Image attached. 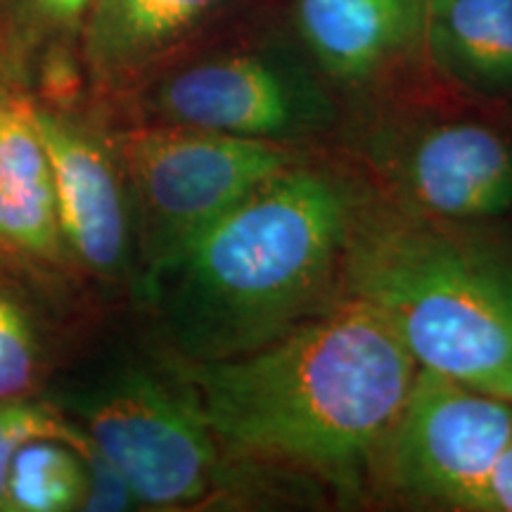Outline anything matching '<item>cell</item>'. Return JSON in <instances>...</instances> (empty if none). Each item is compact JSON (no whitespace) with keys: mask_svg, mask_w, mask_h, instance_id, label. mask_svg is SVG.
Instances as JSON below:
<instances>
[{"mask_svg":"<svg viewBox=\"0 0 512 512\" xmlns=\"http://www.w3.org/2000/svg\"><path fill=\"white\" fill-rule=\"evenodd\" d=\"M418 370L392 325L351 294L252 354L171 361L230 451L347 494L375 475Z\"/></svg>","mask_w":512,"mask_h":512,"instance_id":"1","label":"cell"},{"mask_svg":"<svg viewBox=\"0 0 512 512\" xmlns=\"http://www.w3.org/2000/svg\"><path fill=\"white\" fill-rule=\"evenodd\" d=\"M361 204L347 178L302 162L228 209L147 297L174 358L252 354L347 297Z\"/></svg>","mask_w":512,"mask_h":512,"instance_id":"2","label":"cell"},{"mask_svg":"<svg viewBox=\"0 0 512 512\" xmlns=\"http://www.w3.org/2000/svg\"><path fill=\"white\" fill-rule=\"evenodd\" d=\"M347 294L392 325L420 368L512 399V252L477 223L363 197Z\"/></svg>","mask_w":512,"mask_h":512,"instance_id":"3","label":"cell"},{"mask_svg":"<svg viewBox=\"0 0 512 512\" xmlns=\"http://www.w3.org/2000/svg\"><path fill=\"white\" fill-rule=\"evenodd\" d=\"M55 403L119 467L143 510L233 508L268 482L271 465L230 451L176 375L121 368Z\"/></svg>","mask_w":512,"mask_h":512,"instance_id":"4","label":"cell"},{"mask_svg":"<svg viewBox=\"0 0 512 512\" xmlns=\"http://www.w3.org/2000/svg\"><path fill=\"white\" fill-rule=\"evenodd\" d=\"M114 140L136 204V292L145 299L211 223L268 178L306 162L299 145L169 121L124 128Z\"/></svg>","mask_w":512,"mask_h":512,"instance_id":"5","label":"cell"},{"mask_svg":"<svg viewBox=\"0 0 512 512\" xmlns=\"http://www.w3.org/2000/svg\"><path fill=\"white\" fill-rule=\"evenodd\" d=\"M512 444V399L420 368L375 475L396 494L467 510Z\"/></svg>","mask_w":512,"mask_h":512,"instance_id":"6","label":"cell"},{"mask_svg":"<svg viewBox=\"0 0 512 512\" xmlns=\"http://www.w3.org/2000/svg\"><path fill=\"white\" fill-rule=\"evenodd\" d=\"M157 121L299 145L335 121L309 69L283 50L211 55L166 74L147 100Z\"/></svg>","mask_w":512,"mask_h":512,"instance_id":"7","label":"cell"},{"mask_svg":"<svg viewBox=\"0 0 512 512\" xmlns=\"http://www.w3.org/2000/svg\"><path fill=\"white\" fill-rule=\"evenodd\" d=\"M53 166L60 223L74 271L138 287V223L114 133L36 102Z\"/></svg>","mask_w":512,"mask_h":512,"instance_id":"8","label":"cell"},{"mask_svg":"<svg viewBox=\"0 0 512 512\" xmlns=\"http://www.w3.org/2000/svg\"><path fill=\"white\" fill-rule=\"evenodd\" d=\"M375 164L394 202L441 221L482 223L512 214V136L477 119H446L387 133Z\"/></svg>","mask_w":512,"mask_h":512,"instance_id":"9","label":"cell"},{"mask_svg":"<svg viewBox=\"0 0 512 512\" xmlns=\"http://www.w3.org/2000/svg\"><path fill=\"white\" fill-rule=\"evenodd\" d=\"M0 254L43 280L74 273L36 100L19 91L0 102Z\"/></svg>","mask_w":512,"mask_h":512,"instance_id":"10","label":"cell"},{"mask_svg":"<svg viewBox=\"0 0 512 512\" xmlns=\"http://www.w3.org/2000/svg\"><path fill=\"white\" fill-rule=\"evenodd\" d=\"M422 0H297V27L323 72L373 76L422 29Z\"/></svg>","mask_w":512,"mask_h":512,"instance_id":"11","label":"cell"},{"mask_svg":"<svg viewBox=\"0 0 512 512\" xmlns=\"http://www.w3.org/2000/svg\"><path fill=\"white\" fill-rule=\"evenodd\" d=\"M223 0H91L83 60L107 86L128 83L169 55Z\"/></svg>","mask_w":512,"mask_h":512,"instance_id":"12","label":"cell"},{"mask_svg":"<svg viewBox=\"0 0 512 512\" xmlns=\"http://www.w3.org/2000/svg\"><path fill=\"white\" fill-rule=\"evenodd\" d=\"M434 62L486 95H512V0H425Z\"/></svg>","mask_w":512,"mask_h":512,"instance_id":"13","label":"cell"},{"mask_svg":"<svg viewBox=\"0 0 512 512\" xmlns=\"http://www.w3.org/2000/svg\"><path fill=\"white\" fill-rule=\"evenodd\" d=\"M29 268L0 254V399L41 394L55 363V316Z\"/></svg>","mask_w":512,"mask_h":512,"instance_id":"14","label":"cell"},{"mask_svg":"<svg viewBox=\"0 0 512 512\" xmlns=\"http://www.w3.org/2000/svg\"><path fill=\"white\" fill-rule=\"evenodd\" d=\"M88 496V470L79 444L43 437L24 444L5 477L3 512H79Z\"/></svg>","mask_w":512,"mask_h":512,"instance_id":"15","label":"cell"},{"mask_svg":"<svg viewBox=\"0 0 512 512\" xmlns=\"http://www.w3.org/2000/svg\"><path fill=\"white\" fill-rule=\"evenodd\" d=\"M43 437L81 444L86 439V430L53 399H43L41 394L0 399V512H3L5 477L12 458L24 444Z\"/></svg>","mask_w":512,"mask_h":512,"instance_id":"16","label":"cell"},{"mask_svg":"<svg viewBox=\"0 0 512 512\" xmlns=\"http://www.w3.org/2000/svg\"><path fill=\"white\" fill-rule=\"evenodd\" d=\"M88 470V496L83 503V512H128L143 510L138 496L133 494L128 479L121 475V470L112 463L98 444L86 432V439L79 444Z\"/></svg>","mask_w":512,"mask_h":512,"instance_id":"17","label":"cell"},{"mask_svg":"<svg viewBox=\"0 0 512 512\" xmlns=\"http://www.w3.org/2000/svg\"><path fill=\"white\" fill-rule=\"evenodd\" d=\"M467 510L475 512H512V444L498 458L494 470L472 496Z\"/></svg>","mask_w":512,"mask_h":512,"instance_id":"18","label":"cell"},{"mask_svg":"<svg viewBox=\"0 0 512 512\" xmlns=\"http://www.w3.org/2000/svg\"><path fill=\"white\" fill-rule=\"evenodd\" d=\"M31 5L53 22L72 24L83 19L91 0H31Z\"/></svg>","mask_w":512,"mask_h":512,"instance_id":"19","label":"cell"},{"mask_svg":"<svg viewBox=\"0 0 512 512\" xmlns=\"http://www.w3.org/2000/svg\"><path fill=\"white\" fill-rule=\"evenodd\" d=\"M15 91V88L10 86V79H8V72H5V64L0 62V102H3L8 95Z\"/></svg>","mask_w":512,"mask_h":512,"instance_id":"20","label":"cell"},{"mask_svg":"<svg viewBox=\"0 0 512 512\" xmlns=\"http://www.w3.org/2000/svg\"><path fill=\"white\" fill-rule=\"evenodd\" d=\"M422 3H425V0H422Z\"/></svg>","mask_w":512,"mask_h":512,"instance_id":"21","label":"cell"}]
</instances>
